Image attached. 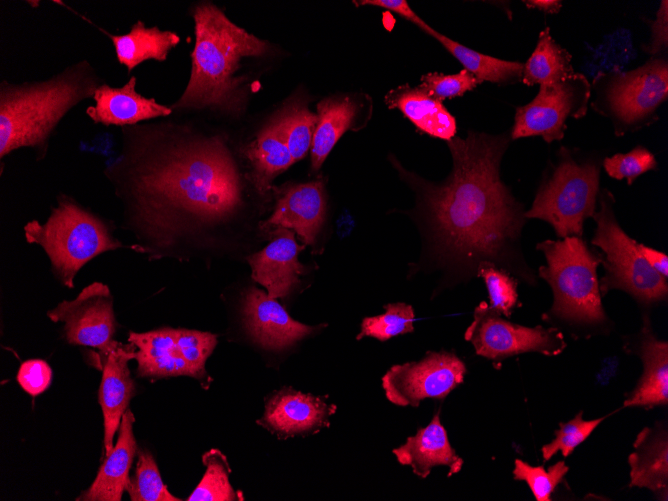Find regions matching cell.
<instances>
[{"label":"cell","instance_id":"cell-39","mask_svg":"<svg viewBox=\"0 0 668 501\" xmlns=\"http://www.w3.org/2000/svg\"><path fill=\"white\" fill-rule=\"evenodd\" d=\"M606 173L616 180H627L631 185L640 175L657 168L655 155L643 146H636L627 153H617L604 158Z\"/></svg>","mask_w":668,"mask_h":501},{"label":"cell","instance_id":"cell-11","mask_svg":"<svg viewBox=\"0 0 668 501\" xmlns=\"http://www.w3.org/2000/svg\"><path fill=\"white\" fill-rule=\"evenodd\" d=\"M464 337L472 343L477 355L491 360L527 352L557 356L567 345L558 328L525 327L510 322L485 302L475 308Z\"/></svg>","mask_w":668,"mask_h":501},{"label":"cell","instance_id":"cell-32","mask_svg":"<svg viewBox=\"0 0 668 501\" xmlns=\"http://www.w3.org/2000/svg\"><path fill=\"white\" fill-rule=\"evenodd\" d=\"M206 471L200 483L188 497L189 501H232L237 498L228 479L230 471L224 455L215 449L204 454Z\"/></svg>","mask_w":668,"mask_h":501},{"label":"cell","instance_id":"cell-36","mask_svg":"<svg viewBox=\"0 0 668 501\" xmlns=\"http://www.w3.org/2000/svg\"><path fill=\"white\" fill-rule=\"evenodd\" d=\"M568 466L559 461L545 470L543 466H531L516 459L513 470L514 479L525 481L537 501L551 500V494L568 472Z\"/></svg>","mask_w":668,"mask_h":501},{"label":"cell","instance_id":"cell-13","mask_svg":"<svg viewBox=\"0 0 668 501\" xmlns=\"http://www.w3.org/2000/svg\"><path fill=\"white\" fill-rule=\"evenodd\" d=\"M55 323H63L66 341L72 345L96 348L102 356L115 345L117 321L109 287L93 282L73 300H64L47 312Z\"/></svg>","mask_w":668,"mask_h":501},{"label":"cell","instance_id":"cell-3","mask_svg":"<svg viewBox=\"0 0 668 501\" xmlns=\"http://www.w3.org/2000/svg\"><path fill=\"white\" fill-rule=\"evenodd\" d=\"M195 45L188 84L172 110L211 109L237 113L244 102L242 81L235 77L240 61L263 55L268 44L234 24L210 2L193 7Z\"/></svg>","mask_w":668,"mask_h":501},{"label":"cell","instance_id":"cell-9","mask_svg":"<svg viewBox=\"0 0 668 501\" xmlns=\"http://www.w3.org/2000/svg\"><path fill=\"white\" fill-rule=\"evenodd\" d=\"M599 209L593 214L596 229L591 244L601 250L605 273L599 280L601 295L622 290L639 304L649 306L666 301L667 278L655 271L645 260L638 242L631 238L617 221L614 195L606 188L598 194Z\"/></svg>","mask_w":668,"mask_h":501},{"label":"cell","instance_id":"cell-45","mask_svg":"<svg viewBox=\"0 0 668 501\" xmlns=\"http://www.w3.org/2000/svg\"><path fill=\"white\" fill-rule=\"evenodd\" d=\"M523 3L530 9H537L544 13H558L562 7V2L558 0H526Z\"/></svg>","mask_w":668,"mask_h":501},{"label":"cell","instance_id":"cell-42","mask_svg":"<svg viewBox=\"0 0 668 501\" xmlns=\"http://www.w3.org/2000/svg\"><path fill=\"white\" fill-rule=\"evenodd\" d=\"M650 24L651 36L649 44L643 46V51L651 57H660L668 47V1L660 3L656 18Z\"/></svg>","mask_w":668,"mask_h":501},{"label":"cell","instance_id":"cell-5","mask_svg":"<svg viewBox=\"0 0 668 501\" xmlns=\"http://www.w3.org/2000/svg\"><path fill=\"white\" fill-rule=\"evenodd\" d=\"M536 249L546 259L538 275L553 291V304L547 316L575 327L607 325L597 277L603 259L601 252L590 249L582 237L575 236L544 240Z\"/></svg>","mask_w":668,"mask_h":501},{"label":"cell","instance_id":"cell-20","mask_svg":"<svg viewBox=\"0 0 668 501\" xmlns=\"http://www.w3.org/2000/svg\"><path fill=\"white\" fill-rule=\"evenodd\" d=\"M632 348L643 363V374L624 407H653L668 403V343L653 332L648 317L633 338Z\"/></svg>","mask_w":668,"mask_h":501},{"label":"cell","instance_id":"cell-38","mask_svg":"<svg viewBox=\"0 0 668 501\" xmlns=\"http://www.w3.org/2000/svg\"><path fill=\"white\" fill-rule=\"evenodd\" d=\"M605 418L585 420L583 419V411H580L570 421L560 424V428L555 432V438L541 448L543 459L548 461L558 451L564 457H567L579 444L590 436Z\"/></svg>","mask_w":668,"mask_h":501},{"label":"cell","instance_id":"cell-19","mask_svg":"<svg viewBox=\"0 0 668 501\" xmlns=\"http://www.w3.org/2000/svg\"><path fill=\"white\" fill-rule=\"evenodd\" d=\"M325 214L324 184L322 180H317L287 188L265 224L293 229L306 245H312Z\"/></svg>","mask_w":668,"mask_h":501},{"label":"cell","instance_id":"cell-27","mask_svg":"<svg viewBox=\"0 0 668 501\" xmlns=\"http://www.w3.org/2000/svg\"><path fill=\"white\" fill-rule=\"evenodd\" d=\"M244 155L251 163L252 181L261 194L271 187L278 174L295 163L272 121L244 148Z\"/></svg>","mask_w":668,"mask_h":501},{"label":"cell","instance_id":"cell-16","mask_svg":"<svg viewBox=\"0 0 668 501\" xmlns=\"http://www.w3.org/2000/svg\"><path fill=\"white\" fill-rule=\"evenodd\" d=\"M135 352L136 347L133 344L123 345L116 342L103 356L99 403L104 419L105 455H108L114 447V435L135 391L128 368V362L135 358Z\"/></svg>","mask_w":668,"mask_h":501},{"label":"cell","instance_id":"cell-8","mask_svg":"<svg viewBox=\"0 0 668 501\" xmlns=\"http://www.w3.org/2000/svg\"><path fill=\"white\" fill-rule=\"evenodd\" d=\"M591 107L612 123L616 136L641 130L658 120L668 98V61L651 57L630 71L614 68L592 80Z\"/></svg>","mask_w":668,"mask_h":501},{"label":"cell","instance_id":"cell-17","mask_svg":"<svg viewBox=\"0 0 668 501\" xmlns=\"http://www.w3.org/2000/svg\"><path fill=\"white\" fill-rule=\"evenodd\" d=\"M136 84L134 75L120 88L102 83L92 97L95 105L86 109L87 116L96 124L126 127L172 113V108L139 94Z\"/></svg>","mask_w":668,"mask_h":501},{"label":"cell","instance_id":"cell-6","mask_svg":"<svg viewBox=\"0 0 668 501\" xmlns=\"http://www.w3.org/2000/svg\"><path fill=\"white\" fill-rule=\"evenodd\" d=\"M111 223L86 209L72 197L61 194L44 223L27 222L24 236L48 256L51 269L66 287H74L80 269L96 256L125 246L113 235Z\"/></svg>","mask_w":668,"mask_h":501},{"label":"cell","instance_id":"cell-1","mask_svg":"<svg viewBox=\"0 0 668 501\" xmlns=\"http://www.w3.org/2000/svg\"><path fill=\"white\" fill-rule=\"evenodd\" d=\"M121 131V150L104 175L135 240L131 250L154 259L182 246H210L208 233L241 205L239 174L223 138L149 124Z\"/></svg>","mask_w":668,"mask_h":501},{"label":"cell","instance_id":"cell-7","mask_svg":"<svg viewBox=\"0 0 668 501\" xmlns=\"http://www.w3.org/2000/svg\"><path fill=\"white\" fill-rule=\"evenodd\" d=\"M601 162L593 157L578 158L562 146L552 172L545 177L526 219L549 223L559 239L582 237L584 222L596 211Z\"/></svg>","mask_w":668,"mask_h":501},{"label":"cell","instance_id":"cell-10","mask_svg":"<svg viewBox=\"0 0 668 501\" xmlns=\"http://www.w3.org/2000/svg\"><path fill=\"white\" fill-rule=\"evenodd\" d=\"M590 98L591 84L581 73L575 72L555 83L540 85L531 102L516 108L511 140L541 136L551 143L563 139L567 119L584 117Z\"/></svg>","mask_w":668,"mask_h":501},{"label":"cell","instance_id":"cell-4","mask_svg":"<svg viewBox=\"0 0 668 501\" xmlns=\"http://www.w3.org/2000/svg\"><path fill=\"white\" fill-rule=\"evenodd\" d=\"M101 84L86 60L43 81H2L0 158L19 148H32L38 160L44 158L49 138L63 117L83 100L92 98Z\"/></svg>","mask_w":668,"mask_h":501},{"label":"cell","instance_id":"cell-22","mask_svg":"<svg viewBox=\"0 0 668 501\" xmlns=\"http://www.w3.org/2000/svg\"><path fill=\"white\" fill-rule=\"evenodd\" d=\"M135 419L127 409L118 428V439L112 451L106 455L92 485L77 500L120 501L129 482V470L137 449L133 434Z\"/></svg>","mask_w":668,"mask_h":501},{"label":"cell","instance_id":"cell-28","mask_svg":"<svg viewBox=\"0 0 668 501\" xmlns=\"http://www.w3.org/2000/svg\"><path fill=\"white\" fill-rule=\"evenodd\" d=\"M358 106L349 97L325 98L317 104V124L311 145V169L317 171L348 130Z\"/></svg>","mask_w":668,"mask_h":501},{"label":"cell","instance_id":"cell-30","mask_svg":"<svg viewBox=\"0 0 668 501\" xmlns=\"http://www.w3.org/2000/svg\"><path fill=\"white\" fill-rule=\"evenodd\" d=\"M571 60V54L553 39L550 28L546 27L540 32L536 47L524 64L521 81L527 86L560 81L575 73Z\"/></svg>","mask_w":668,"mask_h":501},{"label":"cell","instance_id":"cell-44","mask_svg":"<svg viewBox=\"0 0 668 501\" xmlns=\"http://www.w3.org/2000/svg\"><path fill=\"white\" fill-rule=\"evenodd\" d=\"M638 248L647 263L663 277H668V256L657 249L638 243Z\"/></svg>","mask_w":668,"mask_h":501},{"label":"cell","instance_id":"cell-25","mask_svg":"<svg viewBox=\"0 0 668 501\" xmlns=\"http://www.w3.org/2000/svg\"><path fill=\"white\" fill-rule=\"evenodd\" d=\"M630 486L664 493L668 487L667 433L644 428L636 437L634 451L628 457Z\"/></svg>","mask_w":668,"mask_h":501},{"label":"cell","instance_id":"cell-31","mask_svg":"<svg viewBox=\"0 0 668 501\" xmlns=\"http://www.w3.org/2000/svg\"><path fill=\"white\" fill-rule=\"evenodd\" d=\"M283 137L294 162L303 159L311 149L317 115L296 100L282 108L271 120Z\"/></svg>","mask_w":668,"mask_h":501},{"label":"cell","instance_id":"cell-18","mask_svg":"<svg viewBox=\"0 0 668 501\" xmlns=\"http://www.w3.org/2000/svg\"><path fill=\"white\" fill-rule=\"evenodd\" d=\"M335 410L319 397L283 389L266 404L263 422L286 437L308 435L328 426Z\"/></svg>","mask_w":668,"mask_h":501},{"label":"cell","instance_id":"cell-29","mask_svg":"<svg viewBox=\"0 0 668 501\" xmlns=\"http://www.w3.org/2000/svg\"><path fill=\"white\" fill-rule=\"evenodd\" d=\"M424 32L435 38L464 69L473 74L480 84L489 81L496 84L515 83L522 79L524 64L507 61L470 49L428 26Z\"/></svg>","mask_w":668,"mask_h":501},{"label":"cell","instance_id":"cell-34","mask_svg":"<svg viewBox=\"0 0 668 501\" xmlns=\"http://www.w3.org/2000/svg\"><path fill=\"white\" fill-rule=\"evenodd\" d=\"M384 308V314L363 319L357 340L369 336L386 341L414 331L415 314L411 305L399 302L387 304Z\"/></svg>","mask_w":668,"mask_h":501},{"label":"cell","instance_id":"cell-24","mask_svg":"<svg viewBox=\"0 0 668 501\" xmlns=\"http://www.w3.org/2000/svg\"><path fill=\"white\" fill-rule=\"evenodd\" d=\"M385 102L390 109H399L416 128L430 136L451 140L456 134V120L441 101L419 87L401 85L388 92Z\"/></svg>","mask_w":668,"mask_h":501},{"label":"cell","instance_id":"cell-35","mask_svg":"<svg viewBox=\"0 0 668 501\" xmlns=\"http://www.w3.org/2000/svg\"><path fill=\"white\" fill-rule=\"evenodd\" d=\"M476 276L485 282L490 300L489 306L502 315L510 317L512 310L518 304V281L506 271L490 263H481Z\"/></svg>","mask_w":668,"mask_h":501},{"label":"cell","instance_id":"cell-23","mask_svg":"<svg viewBox=\"0 0 668 501\" xmlns=\"http://www.w3.org/2000/svg\"><path fill=\"white\" fill-rule=\"evenodd\" d=\"M128 342L136 347L137 374L141 377L164 378L187 375L192 371L184 360L176 341L174 328L164 327L148 332L130 331Z\"/></svg>","mask_w":668,"mask_h":501},{"label":"cell","instance_id":"cell-12","mask_svg":"<svg viewBox=\"0 0 668 501\" xmlns=\"http://www.w3.org/2000/svg\"><path fill=\"white\" fill-rule=\"evenodd\" d=\"M464 362L454 353L428 352L421 360L393 365L382 377L386 398L397 406L443 399L464 380Z\"/></svg>","mask_w":668,"mask_h":501},{"label":"cell","instance_id":"cell-26","mask_svg":"<svg viewBox=\"0 0 668 501\" xmlns=\"http://www.w3.org/2000/svg\"><path fill=\"white\" fill-rule=\"evenodd\" d=\"M111 40L118 62L128 73L146 60L165 61L169 52L179 44L180 37L172 31H162L158 27H147L137 21L128 33L111 34L100 29Z\"/></svg>","mask_w":668,"mask_h":501},{"label":"cell","instance_id":"cell-2","mask_svg":"<svg viewBox=\"0 0 668 501\" xmlns=\"http://www.w3.org/2000/svg\"><path fill=\"white\" fill-rule=\"evenodd\" d=\"M510 139L474 131L454 136L447 141L451 173L438 185L423 186L431 254L454 280L472 278L481 263H490L537 283L521 247L525 210L500 178Z\"/></svg>","mask_w":668,"mask_h":501},{"label":"cell","instance_id":"cell-15","mask_svg":"<svg viewBox=\"0 0 668 501\" xmlns=\"http://www.w3.org/2000/svg\"><path fill=\"white\" fill-rule=\"evenodd\" d=\"M243 316L253 339L267 349L287 348L318 329L292 319L276 299L255 287L244 297Z\"/></svg>","mask_w":668,"mask_h":501},{"label":"cell","instance_id":"cell-43","mask_svg":"<svg viewBox=\"0 0 668 501\" xmlns=\"http://www.w3.org/2000/svg\"><path fill=\"white\" fill-rule=\"evenodd\" d=\"M357 5H372L381 8L388 9L395 13H398L400 16L405 19L415 23L423 31L427 28L426 24L409 6L408 2L405 0H361L353 1Z\"/></svg>","mask_w":668,"mask_h":501},{"label":"cell","instance_id":"cell-14","mask_svg":"<svg viewBox=\"0 0 668 501\" xmlns=\"http://www.w3.org/2000/svg\"><path fill=\"white\" fill-rule=\"evenodd\" d=\"M270 235V243L249 256L248 262L252 278L265 287L271 298H285L299 283V276L304 271L298 261L304 246L298 245L294 233L285 227L277 226Z\"/></svg>","mask_w":668,"mask_h":501},{"label":"cell","instance_id":"cell-21","mask_svg":"<svg viewBox=\"0 0 668 501\" xmlns=\"http://www.w3.org/2000/svg\"><path fill=\"white\" fill-rule=\"evenodd\" d=\"M392 452L400 464L410 466L413 473L422 479L435 466H447L448 476L460 472L463 466V459L451 446L447 431L440 422L439 412L426 427L408 437L403 445Z\"/></svg>","mask_w":668,"mask_h":501},{"label":"cell","instance_id":"cell-41","mask_svg":"<svg viewBox=\"0 0 668 501\" xmlns=\"http://www.w3.org/2000/svg\"><path fill=\"white\" fill-rule=\"evenodd\" d=\"M17 381L22 389L32 396L43 393L52 381V369L42 359H29L21 363Z\"/></svg>","mask_w":668,"mask_h":501},{"label":"cell","instance_id":"cell-40","mask_svg":"<svg viewBox=\"0 0 668 501\" xmlns=\"http://www.w3.org/2000/svg\"><path fill=\"white\" fill-rule=\"evenodd\" d=\"M480 82L466 69L459 73L445 75L434 72L421 77V83L418 86L429 96L442 101L454 97L462 96L467 91L473 90Z\"/></svg>","mask_w":668,"mask_h":501},{"label":"cell","instance_id":"cell-33","mask_svg":"<svg viewBox=\"0 0 668 501\" xmlns=\"http://www.w3.org/2000/svg\"><path fill=\"white\" fill-rule=\"evenodd\" d=\"M132 501H179L162 481L153 456L147 451H139L134 475L126 486Z\"/></svg>","mask_w":668,"mask_h":501},{"label":"cell","instance_id":"cell-37","mask_svg":"<svg viewBox=\"0 0 668 501\" xmlns=\"http://www.w3.org/2000/svg\"><path fill=\"white\" fill-rule=\"evenodd\" d=\"M180 352L190 367L193 377L206 376L205 363L217 344V336L210 332L179 328L175 329Z\"/></svg>","mask_w":668,"mask_h":501}]
</instances>
